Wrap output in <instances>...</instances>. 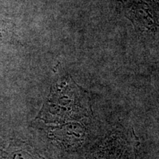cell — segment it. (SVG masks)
Returning <instances> with one entry per match:
<instances>
[{
  "mask_svg": "<svg viewBox=\"0 0 159 159\" xmlns=\"http://www.w3.org/2000/svg\"><path fill=\"white\" fill-rule=\"evenodd\" d=\"M89 97L86 91L80 87L68 75L57 79L39 117L44 120L64 121L72 117L86 116Z\"/></svg>",
  "mask_w": 159,
  "mask_h": 159,
  "instance_id": "obj_1",
  "label": "cell"
}]
</instances>
